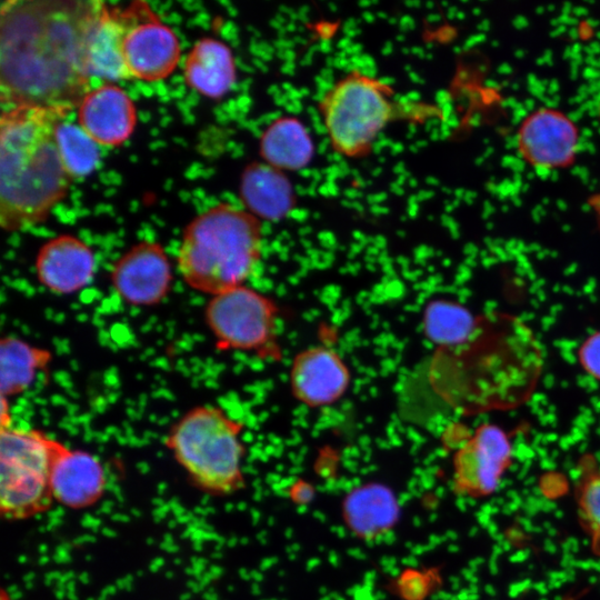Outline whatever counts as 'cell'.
Instances as JSON below:
<instances>
[{
    "label": "cell",
    "mask_w": 600,
    "mask_h": 600,
    "mask_svg": "<svg viewBox=\"0 0 600 600\" xmlns=\"http://www.w3.org/2000/svg\"><path fill=\"white\" fill-rule=\"evenodd\" d=\"M107 482L104 468L96 456L56 441L50 469L53 501L69 509L91 507L103 496Z\"/></svg>",
    "instance_id": "cell-14"
},
{
    "label": "cell",
    "mask_w": 600,
    "mask_h": 600,
    "mask_svg": "<svg viewBox=\"0 0 600 600\" xmlns=\"http://www.w3.org/2000/svg\"><path fill=\"white\" fill-rule=\"evenodd\" d=\"M50 359L51 353L47 349L16 337H3L0 343L2 397H12L27 390Z\"/></svg>",
    "instance_id": "cell-21"
},
{
    "label": "cell",
    "mask_w": 600,
    "mask_h": 600,
    "mask_svg": "<svg viewBox=\"0 0 600 600\" xmlns=\"http://www.w3.org/2000/svg\"><path fill=\"white\" fill-rule=\"evenodd\" d=\"M126 31L123 8L102 2L86 43L87 66L92 78H100L106 82L130 80L123 58Z\"/></svg>",
    "instance_id": "cell-17"
},
{
    "label": "cell",
    "mask_w": 600,
    "mask_h": 600,
    "mask_svg": "<svg viewBox=\"0 0 600 600\" xmlns=\"http://www.w3.org/2000/svg\"><path fill=\"white\" fill-rule=\"evenodd\" d=\"M242 426L222 409L199 406L172 427L166 444L202 491L228 496L244 486Z\"/></svg>",
    "instance_id": "cell-6"
},
{
    "label": "cell",
    "mask_w": 600,
    "mask_h": 600,
    "mask_svg": "<svg viewBox=\"0 0 600 600\" xmlns=\"http://www.w3.org/2000/svg\"><path fill=\"white\" fill-rule=\"evenodd\" d=\"M579 137L572 119L560 110L543 107L520 123L517 148L521 158L534 168H568L576 161Z\"/></svg>",
    "instance_id": "cell-11"
},
{
    "label": "cell",
    "mask_w": 600,
    "mask_h": 600,
    "mask_svg": "<svg viewBox=\"0 0 600 600\" xmlns=\"http://www.w3.org/2000/svg\"><path fill=\"white\" fill-rule=\"evenodd\" d=\"M579 469L576 487L579 519L590 537L593 552L600 557V467L593 457L586 454Z\"/></svg>",
    "instance_id": "cell-24"
},
{
    "label": "cell",
    "mask_w": 600,
    "mask_h": 600,
    "mask_svg": "<svg viewBox=\"0 0 600 600\" xmlns=\"http://www.w3.org/2000/svg\"><path fill=\"white\" fill-rule=\"evenodd\" d=\"M56 439L34 429L9 427L0 437V511L23 520L47 511L53 498L50 469Z\"/></svg>",
    "instance_id": "cell-7"
},
{
    "label": "cell",
    "mask_w": 600,
    "mask_h": 600,
    "mask_svg": "<svg viewBox=\"0 0 600 600\" xmlns=\"http://www.w3.org/2000/svg\"><path fill=\"white\" fill-rule=\"evenodd\" d=\"M259 152L264 163L282 172L299 171L313 159L314 143L302 121L280 116L262 131Z\"/></svg>",
    "instance_id": "cell-20"
},
{
    "label": "cell",
    "mask_w": 600,
    "mask_h": 600,
    "mask_svg": "<svg viewBox=\"0 0 600 600\" xmlns=\"http://www.w3.org/2000/svg\"><path fill=\"white\" fill-rule=\"evenodd\" d=\"M277 316L273 301L243 284L212 296L204 311L207 326L220 348L273 358L279 356Z\"/></svg>",
    "instance_id": "cell-8"
},
{
    "label": "cell",
    "mask_w": 600,
    "mask_h": 600,
    "mask_svg": "<svg viewBox=\"0 0 600 600\" xmlns=\"http://www.w3.org/2000/svg\"><path fill=\"white\" fill-rule=\"evenodd\" d=\"M454 403L469 413H483L528 401L541 378L544 352L524 321L491 312L477 318L470 336L454 346Z\"/></svg>",
    "instance_id": "cell-2"
},
{
    "label": "cell",
    "mask_w": 600,
    "mask_h": 600,
    "mask_svg": "<svg viewBox=\"0 0 600 600\" xmlns=\"http://www.w3.org/2000/svg\"><path fill=\"white\" fill-rule=\"evenodd\" d=\"M239 190L247 210L258 219L281 220L296 206V193L284 172L264 162L246 167Z\"/></svg>",
    "instance_id": "cell-19"
},
{
    "label": "cell",
    "mask_w": 600,
    "mask_h": 600,
    "mask_svg": "<svg viewBox=\"0 0 600 600\" xmlns=\"http://www.w3.org/2000/svg\"><path fill=\"white\" fill-rule=\"evenodd\" d=\"M578 360L588 374L600 380V331L593 332L581 343Z\"/></svg>",
    "instance_id": "cell-26"
},
{
    "label": "cell",
    "mask_w": 600,
    "mask_h": 600,
    "mask_svg": "<svg viewBox=\"0 0 600 600\" xmlns=\"http://www.w3.org/2000/svg\"><path fill=\"white\" fill-rule=\"evenodd\" d=\"M599 114H600V110H599Z\"/></svg>",
    "instance_id": "cell-27"
},
{
    "label": "cell",
    "mask_w": 600,
    "mask_h": 600,
    "mask_svg": "<svg viewBox=\"0 0 600 600\" xmlns=\"http://www.w3.org/2000/svg\"><path fill=\"white\" fill-rule=\"evenodd\" d=\"M67 107H13L0 119V226L13 232L43 221L72 181L54 139Z\"/></svg>",
    "instance_id": "cell-3"
},
{
    "label": "cell",
    "mask_w": 600,
    "mask_h": 600,
    "mask_svg": "<svg viewBox=\"0 0 600 600\" xmlns=\"http://www.w3.org/2000/svg\"><path fill=\"white\" fill-rule=\"evenodd\" d=\"M477 318L462 306L450 301H436L424 313V329L428 337L444 347L463 342L472 332Z\"/></svg>",
    "instance_id": "cell-23"
},
{
    "label": "cell",
    "mask_w": 600,
    "mask_h": 600,
    "mask_svg": "<svg viewBox=\"0 0 600 600\" xmlns=\"http://www.w3.org/2000/svg\"><path fill=\"white\" fill-rule=\"evenodd\" d=\"M318 109L331 148L348 159L367 157L392 122L426 116L424 106L400 99L388 82L359 69L338 78Z\"/></svg>",
    "instance_id": "cell-5"
},
{
    "label": "cell",
    "mask_w": 600,
    "mask_h": 600,
    "mask_svg": "<svg viewBox=\"0 0 600 600\" xmlns=\"http://www.w3.org/2000/svg\"><path fill=\"white\" fill-rule=\"evenodd\" d=\"M127 31L124 64L130 79L154 82L168 78L181 57L180 41L148 2L134 1L123 8Z\"/></svg>",
    "instance_id": "cell-9"
},
{
    "label": "cell",
    "mask_w": 600,
    "mask_h": 600,
    "mask_svg": "<svg viewBox=\"0 0 600 600\" xmlns=\"http://www.w3.org/2000/svg\"><path fill=\"white\" fill-rule=\"evenodd\" d=\"M34 269L38 281L46 289L56 294H72L92 280L96 258L81 239L60 234L41 246Z\"/></svg>",
    "instance_id": "cell-15"
},
{
    "label": "cell",
    "mask_w": 600,
    "mask_h": 600,
    "mask_svg": "<svg viewBox=\"0 0 600 600\" xmlns=\"http://www.w3.org/2000/svg\"><path fill=\"white\" fill-rule=\"evenodd\" d=\"M183 79L189 88L206 98H223L237 81L231 49L214 38L199 39L184 59Z\"/></svg>",
    "instance_id": "cell-18"
},
{
    "label": "cell",
    "mask_w": 600,
    "mask_h": 600,
    "mask_svg": "<svg viewBox=\"0 0 600 600\" xmlns=\"http://www.w3.org/2000/svg\"><path fill=\"white\" fill-rule=\"evenodd\" d=\"M290 380L293 394L301 402L311 407L326 406L346 392L349 371L334 351L314 347L296 357Z\"/></svg>",
    "instance_id": "cell-16"
},
{
    "label": "cell",
    "mask_w": 600,
    "mask_h": 600,
    "mask_svg": "<svg viewBox=\"0 0 600 600\" xmlns=\"http://www.w3.org/2000/svg\"><path fill=\"white\" fill-rule=\"evenodd\" d=\"M76 121L98 146L118 147L132 134L137 109L121 87L103 82L81 98Z\"/></svg>",
    "instance_id": "cell-13"
},
{
    "label": "cell",
    "mask_w": 600,
    "mask_h": 600,
    "mask_svg": "<svg viewBox=\"0 0 600 600\" xmlns=\"http://www.w3.org/2000/svg\"><path fill=\"white\" fill-rule=\"evenodd\" d=\"M512 456L510 438L500 427L478 426L453 454V491L472 499L493 494L512 463Z\"/></svg>",
    "instance_id": "cell-10"
},
{
    "label": "cell",
    "mask_w": 600,
    "mask_h": 600,
    "mask_svg": "<svg viewBox=\"0 0 600 600\" xmlns=\"http://www.w3.org/2000/svg\"><path fill=\"white\" fill-rule=\"evenodd\" d=\"M103 1L4 0L0 7V100L76 109L91 89L89 30Z\"/></svg>",
    "instance_id": "cell-1"
},
{
    "label": "cell",
    "mask_w": 600,
    "mask_h": 600,
    "mask_svg": "<svg viewBox=\"0 0 600 600\" xmlns=\"http://www.w3.org/2000/svg\"><path fill=\"white\" fill-rule=\"evenodd\" d=\"M68 114L61 118L54 130L59 156L71 180L91 174L100 160L99 146Z\"/></svg>",
    "instance_id": "cell-22"
},
{
    "label": "cell",
    "mask_w": 600,
    "mask_h": 600,
    "mask_svg": "<svg viewBox=\"0 0 600 600\" xmlns=\"http://www.w3.org/2000/svg\"><path fill=\"white\" fill-rule=\"evenodd\" d=\"M390 494L381 488H366L356 492L347 503L349 523L362 532L383 528L392 518Z\"/></svg>",
    "instance_id": "cell-25"
},
{
    "label": "cell",
    "mask_w": 600,
    "mask_h": 600,
    "mask_svg": "<svg viewBox=\"0 0 600 600\" xmlns=\"http://www.w3.org/2000/svg\"><path fill=\"white\" fill-rule=\"evenodd\" d=\"M111 283L117 294L131 306H153L170 291L172 268L161 244L141 241L114 262Z\"/></svg>",
    "instance_id": "cell-12"
},
{
    "label": "cell",
    "mask_w": 600,
    "mask_h": 600,
    "mask_svg": "<svg viewBox=\"0 0 600 600\" xmlns=\"http://www.w3.org/2000/svg\"><path fill=\"white\" fill-rule=\"evenodd\" d=\"M262 254V224L247 209L220 202L186 227L178 268L192 289L214 296L242 286Z\"/></svg>",
    "instance_id": "cell-4"
}]
</instances>
